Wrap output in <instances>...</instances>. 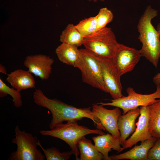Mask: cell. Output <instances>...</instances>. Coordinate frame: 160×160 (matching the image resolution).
Segmentation results:
<instances>
[{"mask_svg":"<svg viewBox=\"0 0 160 160\" xmlns=\"http://www.w3.org/2000/svg\"><path fill=\"white\" fill-rule=\"evenodd\" d=\"M33 98L36 105L47 109L51 112L50 129L55 128L64 121H78L87 118L92 120L97 129L105 130L100 119L91 110V107L78 108L57 99H50L39 89H36Z\"/></svg>","mask_w":160,"mask_h":160,"instance_id":"1","label":"cell"},{"mask_svg":"<svg viewBox=\"0 0 160 160\" xmlns=\"http://www.w3.org/2000/svg\"><path fill=\"white\" fill-rule=\"evenodd\" d=\"M158 15V10L151 6H147L137 26L139 33L138 39L142 44L140 50L141 56L156 68L160 58V39L159 33L153 25L151 21Z\"/></svg>","mask_w":160,"mask_h":160,"instance_id":"2","label":"cell"},{"mask_svg":"<svg viewBox=\"0 0 160 160\" xmlns=\"http://www.w3.org/2000/svg\"><path fill=\"white\" fill-rule=\"evenodd\" d=\"M39 132L42 135L56 137L64 141L73 151L76 160H79L78 157L79 151L77 144L80 139L89 134H105L100 129H91L80 125L76 121H68L65 124H60L53 129L41 130Z\"/></svg>","mask_w":160,"mask_h":160,"instance_id":"3","label":"cell"},{"mask_svg":"<svg viewBox=\"0 0 160 160\" xmlns=\"http://www.w3.org/2000/svg\"><path fill=\"white\" fill-rule=\"evenodd\" d=\"M118 44L111 28L105 27L84 36L82 45L98 56L112 58Z\"/></svg>","mask_w":160,"mask_h":160,"instance_id":"4","label":"cell"},{"mask_svg":"<svg viewBox=\"0 0 160 160\" xmlns=\"http://www.w3.org/2000/svg\"><path fill=\"white\" fill-rule=\"evenodd\" d=\"M15 137L12 142L16 145L17 149L12 152L8 159L9 160H44L45 156L37 148L38 140L36 136L21 130L16 125L15 129Z\"/></svg>","mask_w":160,"mask_h":160,"instance_id":"5","label":"cell"},{"mask_svg":"<svg viewBox=\"0 0 160 160\" xmlns=\"http://www.w3.org/2000/svg\"><path fill=\"white\" fill-rule=\"evenodd\" d=\"M80 49L81 57L77 68L81 71L83 82L108 93L96 55L85 48Z\"/></svg>","mask_w":160,"mask_h":160,"instance_id":"6","label":"cell"},{"mask_svg":"<svg viewBox=\"0 0 160 160\" xmlns=\"http://www.w3.org/2000/svg\"><path fill=\"white\" fill-rule=\"evenodd\" d=\"M126 92L128 94L127 96H123L118 99L109 100L111 102H101L97 104L118 107L122 110L123 114H124L130 110L139 107L150 106L160 100V85H157L156 91L151 94L138 93L131 87L127 88Z\"/></svg>","mask_w":160,"mask_h":160,"instance_id":"7","label":"cell"},{"mask_svg":"<svg viewBox=\"0 0 160 160\" xmlns=\"http://www.w3.org/2000/svg\"><path fill=\"white\" fill-rule=\"evenodd\" d=\"M96 55L101 67L108 93L110 94L113 99L121 97L123 95L122 93L121 76L113 58L102 57Z\"/></svg>","mask_w":160,"mask_h":160,"instance_id":"8","label":"cell"},{"mask_svg":"<svg viewBox=\"0 0 160 160\" xmlns=\"http://www.w3.org/2000/svg\"><path fill=\"white\" fill-rule=\"evenodd\" d=\"M141 56L140 50L119 43L112 58L121 76L132 71Z\"/></svg>","mask_w":160,"mask_h":160,"instance_id":"9","label":"cell"},{"mask_svg":"<svg viewBox=\"0 0 160 160\" xmlns=\"http://www.w3.org/2000/svg\"><path fill=\"white\" fill-rule=\"evenodd\" d=\"M92 108V111L100 119L105 130L119 139L120 135L118 121L121 114L120 108L116 107L112 109H108L97 103L94 104Z\"/></svg>","mask_w":160,"mask_h":160,"instance_id":"10","label":"cell"},{"mask_svg":"<svg viewBox=\"0 0 160 160\" xmlns=\"http://www.w3.org/2000/svg\"><path fill=\"white\" fill-rule=\"evenodd\" d=\"M54 62V59L49 56L37 54L27 56L23 64L31 73L42 80H46L51 73Z\"/></svg>","mask_w":160,"mask_h":160,"instance_id":"11","label":"cell"},{"mask_svg":"<svg viewBox=\"0 0 160 160\" xmlns=\"http://www.w3.org/2000/svg\"><path fill=\"white\" fill-rule=\"evenodd\" d=\"M140 114L137 127L130 137L125 141L122 147L124 149L130 148L139 141L143 142L152 136L150 132L149 125V106H140Z\"/></svg>","mask_w":160,"mask_h":160,"instance_id":"12","label":"cell"},{"mask_svg":"<svg viewBox=\"0 0 160 160\" xmlns=\"http://www.w3.org/2000/svg\"><path fill=\"white\" fill-rule=\"evenodd\" d=\"M157 138L152 137L142 142L139 145H136L130 150L124 153L110 156L111 160L128 159L130 160H148V151L153 146Z\"/></svg>","mask_w":160,"mask_h":160,"instance_id":"13","label":"cell"},{"mask_svg":"<svg viewBox=\"0 0 160 160\" xmlns=\"http://www.w3.org/2000/svg\"><path fill=\"white\" fill-rule=\"evenodd\" d=\"M140 114V108L138 107L119 117L118 126L120 135L119 140L122 146L127 139L134 132L136 128V120Z\"/></svg>","mask_w":160,"mask_h":160,"instance_id":"14","label":"cell"},{"mask_svg":"<svg viewBox=\"0 0 160 160\" xmlns=\"http://www.w3.org/2000/svg\"><path fill=\"white\" fill-rule=\"evenodd\" d=\"M92 139L94 145L98 150L103 155V160H111L108 156V153L111 149L117 153L122 151L124 149L121 146L119 139L110 133H107L93 137Z\"/></svg>","mask_w":160,"mask_h":160,"instance_id":"15","label":"cell"},{"mask_svg":"<svg viewBox=\"0 0 160 160\" xmlns=\"http://www.w3.org/2000/svg\"><path fill=\"white\" fill-rule=\"evenodd\" d=\"M6 80L12 87L20 92L35 86V79L28 71L16 70L8 74Z\"/></svg>","mask_w":160,"mask_h":160,"instance_id":"16","label":"cell"},{"mask_svg":"<svg viewBox=\"0 0 160 160\" xmlns=\"http://www.w3.org/2000/svg\"><path fill=\"white\" fill-rule=\"evenodd\" d=\"M78 47L75 45L62 43L56 48L55 52L60 62L77 68L81 57Z\"/></svg>","mask_w":160,"mask_h":160,"instance_id":"17","label":"cell"},{"mask_svg":"<svg viewBox=\"0 0 160 160\" xmlns=\"http://www.w3.org/2000/svg\"><path fill=\"white\" fill-rule=\"evenodd\" d=\"M77 146L80 153L79 160H103L100 152L91 141L83 136L78 142Z\"/></svg>","mask_w":160,"mask_h":160,"instance_id":"18","label":"cell"},{"mask_svg":"<svg viewBox=\"0 0 160 160\" xmlns=\"http://www.w3.org/2000/svg\"><path fill=\"white\" fill-rule=\"evenodd\" d=\"M149 125L153 137L160 138V100L149 106Z\"/></svg>","mask_w":160,"mask_h":160,"instance_id":"19","label":"cell"},{"mask_svg":"<svg viewBox=\"0 0 160 160\" xmlns=\"http://www.w3.org/2000/svg\"><path fill=\"white\" fill-rule=\"evenodd\" d=\"M84 36L73 24H69L62 31L60 37L62 43L75 45L78 47L83 44Z\"/></svg>","mask_w":160,"mask_h":160,"instance_id":"20","label":"cell"},{"mask_svg":"<svg viewBox=\"0 0 160 160\" xmlns=\"http://www.w3.org/2000/svg\"><path fill=\"white\" fill-rule=\"evenodd\" d=\"M37 144L43 151L47 160H68L72 154H74L71 150L69 151L61 152L58 149L54 147L45 149L39 140Z\"/></svg>","mask_w":160,"mask_h":160,"instance_id":"21","label":"cell"},{"mask_svg":"<svg viewBox=\"0 0 160 160\" xmlns=\"http://www.w3.org/2000/svg\"><path fill=\"white\" fill-rule=\"evenodd\" d=\"M75 26L84 36L89 35L97 30L96 16L83 20Z\"/></svg>","mask_w":160,"mask_h":160,"instance_id":"22","label":"cell"},{"mask_svg":"<svg viewBox=\"0 0 160 160\" xmlns=\"http://www.w3.org/2000/svg\"><path fill=\"white\" fill-rule=\"evenodd\" d=\"M8 94L12 97V102L15 107L19 108L22 106L23 102L20 92L13 87H9L0 78V97H4Z\"/></svg>","mask_w":160,"mask_h":160,"instance_id":"23","label":"cell"},{"mask_svg":"<svg viewBox=\"0 0 160 160\" xmlns=\"http://www.w3.org/2000/svg\"><path fill=\"white\" fill-rule=\"evenodd\" d=\"M96 16L97 30L106 27L107 24L112 21L113 18V13L107 7L101 8Z\"/></svg>","mask_w":160,"mask_h":160,"instance_id":"24","label":"cell"},{"mask_svg":"<svg viewBox=\"0 0 160 160\" xmlns=\"http://www.w3.org/2000/svg\"><path fill=\"white\" fill-rule=\"evenodd\" d=\"M147 159L148 160H160V138H157L149 150Z\"/></svg>","mask_w":160,"mask_h":160,"instance_id":"25","label":"cell"},{"mask_svg":"<svg viewBox=\"0 0 160 160\" xmlns=\"http://www.w3.org/2000/svg\"><path fill=\"white\" fill-rule=\"evenodd\" d=\"M153 81L156 85H160V73L156 74L153 78Z\"/></svg>","mask_w":160,"mask_h":160,"instance_id":"26","label":"cell"},{"mask_svg":"<svg viewBox=\"0 0 160 160\" xmlns=\"http://www.w3.org/2000/svg\"><path fill=\"white\" fill-rule=\"evenodd\" d=\"M0 72L5 74H7V71L5 67L1 64H0Z\"/></svg>","mask_w":160,"mask_h":160,"instance_id":"27","label":"cell"},{"mask_svg":"<svg viewBox=\"0 0 160 160\" xmlns=\"http://www.w3.org/2000/svg\"><path fill=\"white\" fill-rule=\"evenodd\" d=\"M156 30L158 31L159 36V38L160 39V22L158 23L156 26Z\"/></svg>","mask_w":160,"mask_h":160,"instance_id":"28","label":"cell"},{"mask_svg":"<svg viewBox=\"0 0 160 160\" xmlns=\"http://www.w3.org/2000/svg\"><path fill=\"white\" fill-rule=\"evenodd\" d=\"M98 0H93V1L95 2H96ZM100 1H104V0H99Z\"/></svg>","mask_w":160,"mask_h":160,"instance_id":"29","label":"cell"}]
</instances>
